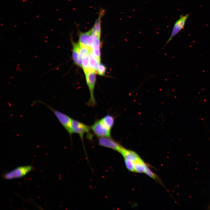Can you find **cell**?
Returning a JSON list of instances; mask_svg holds the SVG:
<instances>
[{"label":"cell","mask_w":210,"mask_h":210,"mask_svg":"<svg viewBox=\"0 0 210 210\" xmlns=\"http://www.w3.org/2000/svg\"><path fill=\"white\" fill-rule=\"evenodd\" d=\"M72 44V57L73 61L76 65L82 68V59L80 56L81 45L79 43H75L73 41Z\"/></svg>","instance_id":"cell-8"},{"label":"cell","mask_w":210,"mask_h":210,"mask_svg":"<svg viewBox=\"0 0 210 210\" xmlns=\"http://www.w3.org/2000/svg\"><path fill=\"white\" fill-rule=\"evenodd\" d=\"M97 74L101 76H104L106 71V68L104 65L100 63L97 70Z\"/></svg>","instance_id":"cell-15"},{"label":"cell","mask_w":210,"mask_h":210,"mask_svg":"<svg viewBox=\"0 0 210 210\" xmlns=\"http://www.w3.org/2000/svg\"><path fill=\"white\" fill-rule=\"evenodd\" d=\"M98 144L101 146L110 149L120 154L124 147L111 137H102L98 138Z\"/></svg>","instance_id":"cell-5"},{"label":"cell","mask_w":210,"mask_h":210,"mask_svg":"<svg viewBox=\"0 0 210 210\" xmlns=\"http://www.w3.org/2000/svg\"><path fill=\"white\" fill-rule=\"evenodd\" d=\"M72 129L73 133L79 135L84 145V135L86 134H89L91 131V126H88L77 120H73Z\"/></svg>","instance_id":"cell-6"},{"label":"cell","mask_w":210,"mask_h":210,"mask_svg":"<svg viewBox=\"0 0 210 210\" xmlns=\"http://www.w3.org/2000/svg\"><path fill=\"white\" fill-rule=\"evenodd\" d=\"M33 169V167L31 165L18 167L5 173L3 175V177L8 180L19 179L27 175Z\"/></svg>","instance_id":"cell-3"},{"label":"cell","mask_w":210,"mask_h":210,"mask_svg":"<svg viewBox=\"0 0 210 210\" xmlns=\"http://www.w3.org/2000/svg\"><path fill=\"white\" fill-rule=\"evenodd\" d=\"M101 120L109 129L111 130L114 124L115 119L113 116L110 114H107Z\"/></svg>","instance_id":"cell-12"},{"label":"cell","mask_w":210,"mask_h":210,"mask_svg":"<svg viewBox=\"0 0 210 210\" xmlns=\"http://www.w3.org/2000/svg\"><path fill=\"white\" fill-rule=\"evenodd\" d=\"M91 126V131L99 138L111 137V131L101 120H97Z\"/></svg>","instance_id":"cell-4"},{"label":"cell","mask_w":210,"mask_h":210,"mask_svg":"<svg viewBox=\"0 0 210 210\" xmlns=\"http://www.w3.org/2000/svg\"><path fill=\"white\" fill-rule=\"evenodd\" d=\"M90 33V30L84 33L79 32V43L81 46H87L86 40Z\"/></svg>","instance_id":"cell-13"},{"label":"cell","mask_w":210,"mask_h":210,"mask_svg":"<svg viewBox=\"0 0 210 210\" xmlns=\"http://www.w3.org/2000/svg\"><path fill=\"white\" fill-rule=\"evenodd\" d=\"M37 103L45 105L53 112L60 123L64 127L71 138L72 135L73 134L72 129V124L73 119L68 115L55 109L42 101H35L33 103Z\"/></svg>","instance_id":"cell-1"},{"label":"cell","mask_w":210,"mask_h":210,"mask_svg":"<svg viewBox=\"0 0 210 210\" xmlns=\"http://www.w3.org/2000/svg\"><path fill=\"white\" fill-rule=\"evenodd\" d=\"M145 173L155 180H156L157 179H158L157 176L151 171L147 166Z\"/></svg>","instance_id":"cell-16"},{"label":"cell","mask_w":210,"mask_h":210,"mask_svg":"<svg viewBox=\"0 0 210 210\" xmlns=\"http://www.w3.org/2000/svg\"><path fill=\"white\" fill-rule=\"evenodd\" d=\"M190 15V14H188L184 15H180L179 18L175 22L171 36L165 45L169 43L175 36L184 28L186 22Z\"/></svg>","instance_id":"cell-7"},{"label":"cell","mask_w":210,"mask_h":210,"mask_svg":"<svg viewBox=\"0 0 210 210\" xmlns=\"http://www.w3.org/2000/svg\"><path fill=\"white\" fill-rule=\"evenodd\" d=\"M135 172L139 173H145L147 165L141 158L134 162Z\"/></svg>","instance_id":"cell-10"},{"label":"cell","mask_w":210,"mask_h":210,"mask_svg":"<svg viewBox=\"0 0 210 210\" xmlns=\"http://www.w3.org/2000/svg\"><path fill=\"white\" fill-rule=\"evenodd\" d=\"M124 159L131 160L134 162L141 159L139 156L135 152L124 148L121 153Z\"/></svg>","instance_id":"cell-9"},{"label":"cell","mask_w":210,"mask_h":210,"mask_svg":"<svg viewBox=\"0 0 210 210\" xmlns=\"http://www.w3.org/2000/svg\"><path fill=\"white\" fill-rule=\"evenodd\" d=\"M100 60L91 52L89 56V65L90 68L96 71L100 63Z\"/></svg>","instance_id":"cell-11"},{"label":"cell","mask_w":210,"mask_h":210,"mask_svg":"<svg viewBox=\"0 0 210 210\" xmlns=\"http://www.w3.org/2000/svg\"><path fill=\"white\" fill-rule=\"evenodd\" d=\"M86 83L90 93V98L87 105L93 107L97 105V102L94 95V91L96 77L95 71H90L84 73Z\"/></svg>","instance_id":"cell-2"},{"label":"cell","mask_w":210,"mask_h":210,"mask_svg":"<svg viewBox=\"0 0 210 210\" xmlns=\"http://www.w3.org/2000/svg\"><path fill=\"white\" fill-rule=\"evenodd\" d=\"M126 168L128 171L132 172H135L134 162L127 159H124Z\"/></svg>","instance_id":"cell-14"}]
</instances>
